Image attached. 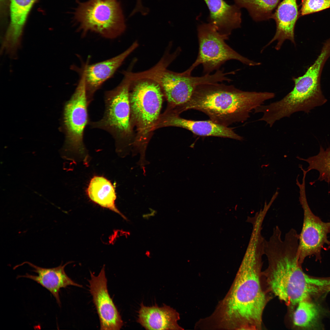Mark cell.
<instances>
[{
	"mask_svg": "<svg viewBox=\"0 0 330 330\" xmlns=\"http://www.w3.org/2000/svg\"><path fill=\"white\" fill-rule=\"evenodd\" d=\"M264 244L261 237H250L244 259L230 289L213 313L202 319L207 329H261L267 302L261 280Z\"/></svg>",
	"mask_w": 330,
	"mask_h": 330,
	"instance_id": "obj_1",
	"label": "cell"
},
{
	"mask_svg": "<svg viewBox=\"0 0 330 330\" xmlns=\"http://www.w3.org/2000/svg\"><path fill=\"white\" fill-rule=\"evenodd\" d=\"M299 234L296 230L291 229L283 239L278 226L264 244L268 266L262 273L267 285L275 295L291 306L321 297L328 286L325 277L311 276L303 271L299 262Z\"/></svg>",
	"mask_w": 330,
	"mask_h": 330,
	"instance_id": "obj_2",
	"label": "cell"
},
{
	"mask_svg": "<svg viewBox=\"0 0 330 330\" xmlns=\"http://www.w3.org/2000/svg\"><path fill=\"white\" fill-rule=\"evenodd\" d=\"M275 97L273 93L244 91L218 82L202 84L196 87L180 113L197 110L212 121L228 127L247 120L252 110Z\"/></svg>",
	"mask_w": 330,
	"mask_h": 330,
	"instance_id": "obj_3",
	"label": "cell"
},
{
	"mask_svg": "<svg viewBox=\"0 0 330 330\" xmlns=\"http://www.w3.org/2000/svg\"><path fill=\"white\" fill-rule=\"evenodd\" d=\"M330 57V42L324 43L314 62L302 76L294 78L293 90L279 101L269 104L272 116L278 121L299 111L309 112L314 108L323 105L327 99L321 90V74L324 65Z\"/></svg>",
	"mask_w": 330,
	"mask_h": 330,
	"instance_id": "obj_4",
	"label": "cell"
},
{
	"mask_svg": "<svg viewBox=\"0 0 330 330\" xmlns=\"http://www.w3.org/2000/svg\"><path fill=\"white\" fill-rule=\"evenodd\" d=\"M130 81L129 98L131 123L135 134L133 147L144 152L161 115L164 96L159 85L152 80Z\"/></svg>",
	"mask_w": 330,
	"mask_h": 330,
	"instance_id": "obj_5",
	"label": "cell"
},
{
	"mask_svg": "<svg viewBox=\"0 0 330 330\" xmlns=\"http://www.w3.org/2000/svg\"><path fill=\"white\" fill-rule=\"evenodd\" d=\"M116 88L105 92V110L100 120L90 123L92 128L109 133L116 143L124 147L132 146L135 132L131 123L129 93L131 81L125 75Z\"/></svg>",
	"mask_w": 330,
	"mask_h": 330,
	"instance_id": "obj_6",
	"label": "cell"
},
{
	"mask_svg": "<svg viewBox=\"0 0 330 330\" xmlns=\"http://www.w3.org/2000/svg\"><path fill=\"white\" fill-rule=\"evenodd\" d=\"M74 18L78 30L85 35L89 32L113 39L122 35L126 28L120 2L118 0H89L77 2Z\"/></svg>",
	"mask_w": 330,
	"mask_h": 330,
	"instance_id": "obj_7",
	"label": "cell"
},
{
	"mask_svg": "<svg viewBox=\"0 0 330 330\" xmlns=\"http://www.w3.org/2000/svg\"><path fill=\"white\" fill-rule=\"evenodd\" d=\"M177 54L176 52L170 56L166 54L155 65L146 70L127 73L131 80L147 79L158 83L167 101L166 109L169 111L175 110L186 103L193 92L191 74L186 71L179 73L167 69Z\"/></svg>",
	"mask_w": 330,
	"mask_h": 330,
	"instance_id": "obj_8",
	"label": "cell"
},
{
	"mask_svg": "<svg viewBox=\"0 0 330 330\" xmlns=\"http://www.w3.org/2000/svg\"><path fill=\"white\" fill-rule=\"evenodd\" d=\"M197 30L199 52L195 62L186 70L190 74L200 64L203 66L204 73L210 74L219 70L222 65L231 60H237L251 66L260 64L244 57L231 48L225 42L229 36L221 34L211 24H200Z\"/></svg>",
	"mask_w": 330,
	"mask_h": 330,
	"instance_id": "obj_9",
	"label": "cell"
},
{
	"mask_svg": "<svg viewBox=\"0 0 330 330\" xmlns=\"http://www.w3.org/2000/svg\"><path fill=\"white\" fill-rule=\"evenodd\" d=\"M306 176L303 175L300 184L298 178L297 185L299 189V201L303 211L302 227L299 234L298 257L301 265L305 258L314 256L317 260L321 259V252L325 244H330L328 235L330 233V222H324L311 210L306 197Z\"/></svg>",
	"mask_w": 330,
	"mask_h": 330,
	"instance_id": "obj_10",
	"label": "cell"
},
{
	"mask_svg": "<svg viewBox=\"0 0 330 330\" xmlns=\"http://www.w3.org/2000/svg\"><path fill=\"white\" fill-rule=\"evenodd\" d=\"M88 103L84 72H82L75 90L64 107V122L66 142L71 150L83 154L85 129L89 123Z\"/></svg>",
	"mask_w": 330,
	"mask_h": 330,
	"instance_id": "obj_11",
	"label": "cell"
},
{
	"mask_svg": "<svg viewBox=\"0 0 330 330\" xmlns=\"http://www.w3.org/2000/svg\"><path fill=\"white\" fill-rule=\"evenodd\" d=\"M88 280L90 293L98 315L101 330H119L123 323L121 316L108 291L105 266L95 276L90 272Z\"/></svg>",
	"mask_w": 330,
	"mask_h": 330,
	"instance_id": "obj_12",
	"label": "cell"
},
{
	"mask_svg": "<svg viewBox=\"0 0 330 330\" xmlns=\"http://www.w3.org/2000/svg\"><path fill=\"white\" fill-rule=\"evenodd\" d=\"M135 41L126 50L118 55L105 61L91 65L86 64L83 71L85 74L86 96L89 104L95 92L111 78L125 60L138 47Z\"/></svg>",
	"mask_w": 330,
	"mask_h": 330,
	"instance_id": "obj_13",
	"label": "cell"
},
{
	"mask_svg": "<svg viewBox=\"0 0 330 330\" xmlns=\"http://www.w3.org/2000/svg\"><path fill=\"white\" fill-rule=\"evenodd\" d=\"M174 127L188 130L201 136L228 138L241 141L242 137L236 133L232 128L224 126L211 120L196 121L188 119L179 115L161 114L155 129L163 127Z\"/></svg>",
	"mask_w": 330,
	"mask_h": 330,
	"instance_id": "obj_14",
	"label": "cell"
},
{
	"mask_svg": "<svg viewBox=\"0 0 330 330\" xmlns=\"http://www.w3.org/2000/svg\"><path fill=\"white\" fill-rule=\"evenodd\" d=\"M71 263L69 262L63 265L62 264L52 268H45L38 266L29 262H25L17 265L13 268L16 269L24 264H27L32 268V271L37 274V275L28 273L24 275H18L17 278H25L35 281L47 289L54 297L59 306L61 305L59 292L60 289L72 285L79 287L82 286L75 283L66 274L64 268L68 264Z\"/></svg>",
	"mask_w": 330,
	"mask_h": 330,
	"instance_id": "obj_15",
	"label": "cell"
},
{
	"mask_svg": "<svg viewBox=\"0 0 330 330\" xmlns=\"http://www.w3.org/2000/svg\"><path fill=\"white\" fill-rule=\"evenodd\" d=\"M276 8L272 17L276 23V33L266 46L276 41L275 48L278 50L286 40L295 44L294 28L299 17V12L297 0H283Z\"/></svg>",
	"mask_w": 330,
	"mask_h": 330,
	"instance_id": "obj_16",
	"label": "cell"
},
{
	"mask_svg": "<svg viewBox=\"0 0 330 330\" xmlns=\"http://www.w3.org/2000/svg\"><path fill=\"white\" fill-rule=\"evenodd\" d=\"M209 11V24L221 34L229 36L232 30L240 28L241 22L240 8L228 4L224 0H204Z\"/></svg>",
	"mask_w": 330,
	"mask_h": 330,
	"instance_id": "obj_17",
	"label": "cell"
},
{
	"mask_svg": "<svg viewBox=\"0 0 330 330\" xmlns=\"http://www.w3.org/2000/svg\"><path fill=\"white\" fill-rule=\"evenodd\" d=\"M148 307L141 303L137 321L146 330H183L177 323L179 314L173 308L163 304Z\"/></svg>",
	"mask_w": 330,
	"mask_h": 330,
	"instance_id": "obj_18",
	"label": "cell"
},
{
	"mask_svg": "<svg viewBox=\"0 0 330 330\" xmlns=\"http://www.w3.org/2000/svg\"><path fill=\"white\" fill-rule=\"evenodd\" d=\"M35 0H11V21L3 39L4 45L13 50L19 49L27 17Z\"/></svg>",
	"mask_w": 330,
	"mask_h": 330,
	"instance_id": "obj_19",
	"label": "cell"
},
{
	"mask_svg": "<svg viewBox=\"0 0 330 330\" xmlns=\"http://www.w3.org/2000/svg\"><path fill=\"white\" fill-rule=\"evenodd\" d=\"M87 193L89 198L94 203L126 219L116 206V196L114 186L110 182L105 178L99 176L93 177L90 181Z\"/></svg>",
	"mask_w": 330,
	"mask_h": 330,
	"instance_id": "obj_20",
	"label": "cell"
},
{
	"mask_svg": "<svg viewBox=\"0 0 330 330\" xmlns=\"http://www.w3.org/2000/svg\"><path fill=\"white\" fill-rule=\"evenodd\" d=\"M293 315V323L296 326L311 328L318 326L323 313L318 304L310 299L299 302Z\"/></svg>",
	"mask_w": 330,
	"mask_h": 330,
	"instance_id": "obj_21",
	"label": "cell"
},
{
	"mask_svg": "<svg viewBox=\"0 0 330 330\" xmlns=\"http://www.w3.org/2000/svg\"><path fill=\"white\" fill-rule=\"evenodd\" d=\"M240 8L246 9L252 19L259 21L272 18L280 0H233Z\"/></svg>",
	"mask_w": 330,
	"mask_h": 330,
	"instance_id": "obj_22",
	"label": "cell"
},
{
	"mask_svg": "<svg viewBox=\"0 0 330 330\" xmlns=\"http://www.w3.org/2000/svg\"><path fill=\"white\" fill-rule=\"evenodd\" d=\"M299 160L307 162L309 164L308 172L315 170L319 172L318 180L330 182V147L325 150L321 146L319 153L317 155L305 159L297 156Z\"/></svg>",
	"mask_w": 330,
	"mask_h": 330,
	"instance_id": "obj_23",
	"label": "cell"
},
{
	"mask_svg": "<svg viewBox=\"0 0 330 330\" xmlns=\"http://www.w3.org/2000/svg\"><path fill=\"white\" fill-rule=\"evenodd\" d=\"M330 8V0H302L300 13L303 16Z\"/></svg>",
	"mask_w": 330,
	"mask_h": 330,
	"instance_id": "obj_24",
	"label": "cell"
}]
</instances>
